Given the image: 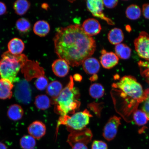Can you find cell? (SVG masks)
<instances>
[{
    "label": "cell",
    "instance_id": "obj_1",
    "mask_svg": "<svg viewBox=\"0 0 149 149\" xmlns=\"http://www.w3.org/2000/svg\"><path fill=\"white\" fill-rule=\"evenodd\" d=\"M53 41L58 56L72 67L82 64L93 54L96 47L94 39L87 35L78 24L59 28Z\"/></svg>",
    "mask_w": 149,
    "mask_h": 149
},
{
    "label": "cell",
    "instance_id": "obj_2",
    "mask_svg": "<svg viewBox=\"0 0 149 149\" xmlns=\"http://www.w3.org/2000/svg\"><path fill=\"white\" fill-rule=\"evenodd\" d=\"M112 87L111 95L116 110L124 117H128L144 99L142 86L133 76H125L113 83Z\"/></svg>",
    "mask_w": 149,
    "mask_h": 149
},
{
    "label": "cell",
    "instance_id": "obj_3",
    "mask_svg": "<svg viewBox=\"0 0 149 149\" xmlns=\"http://www.w3.org/2000/svg\"><path fill=\"white\" fill-rule=\"evenodd\" d=\"M80 96L79 89L74 86L73 78L70 76L69 82L59 96L51 100L52 104L55 105V112L61 116L73 114L81 105V102L78 100Z\"/></svg>",
    "mask_w": 149,
    "mask_h": 149
},
{
    "label": "cell",
    "instance_id": "obj_4",
    "mask_svg": "<svg viewBox=\"0 0 149 149\" xmlns=\"http://www.w3.org/2000/svg\"><path fill=\"white\" fill-rule=\"evenodd\" d=\"M29 59L24 54L14 55L7 51L0 60V76L9 80L13 84L16 81L17 76L24 63Z\"/></svg>",
    "mask_w": 149,
    "mask_h": 149
},
{
    "label": "cell",
    "instance_id": "obj_5",
    "mask_svg": "<svg viewBox=\"0 0 149 149\" xmlns=\"http://www.w3.org/2000/svg\"><path fill=\"white\" fill-rule=\"evenodd\" d=\"M93 115L87 109L83 111L74 113L72 116L68 115L61 116L57 124L56 136L59 126L66 125L69 131L81 130L86 128L89 122L91 117Z\"/></svg>",
    "mask_w": 149,
    "mask_h": 149
},
{
    "label": "cell",
    "instance_id": "obj_6",
    "mask_svg": "<svg viewBox=\"0 0 149 149\" xmlns=\"http://www.w3.org/2000/svg\"><path fill=\"white\" fill-rule=\"evenodd\" d=\"M14 95L20 103L29 105L32 100V90L28 81L20 80L16 83L15 87Z\"/></svg>",
    "mask_w": 149,
    "mask_h": 149
},
{
    "label": "cell",
    "instance_id": "obj_7",
    "mask_svg": "<svg viewBox=\"0 0 149 149\" xmlns=\"http://www.w3.org/2000/svg\"><path fill=\"white\" fill-rule=\"evenodd\" d=\"M26 81H31L35 78L45 76L44 69L41 66L37 61L29 60L24 63L21 69Z\"/></svg>",
    "mask_w": 149,
    "mask_h": 149
},
{
    "label": "cell",
    "instance_id": "obj_8",
    "mask_svg": "<svg viewBox=\"0 0 149 149\" xmlns=\"http://www.w3.org/2000/svg\"><path fill=\"white\" fill-rule=\"evenodd\" d=\"M135 51L141 58L149 61V35L141 31L134 41Z\"/></svg>",
    "mask_w": 149,
    "mask_h": 149
},
{
    "label": "cell",
    "instance_id": "obj_9",
    "mask_svg": "<svg viewBox=\"0 0 149 149\" xmlns=\"http://www.w3.org/2000/svg\"><path fill=\"white\" fill-rule=\"evenodd\" d=\"M70 132V134L67 141L71 146L76 143H84L87 145L92 141L93 134L88 128H86L81 130Z\"/></svg>",
    "mask_w": 149,
    "mask_h": 149
},
{
    "label": "cell",
    "instance_id": "obj_10",
    "mask_svg": "<svg viewBox=\"0 0 149 149\" xmlns=\"http://www.w3.org/2000/svg\"><path fill=\"white\" fill-rule=\"evenodd\" d=\"M87 8L93 15L101 19L110 25H113L114 23L110 19L104 14L103 11L104 4L102 0H88L86 1Z\"/></svg>",
    "mask_w": 149,
    "mask_h": 149
},
{
    "label": "cell",
    "instance_id": "obj_11",
    "mask_svg": "<svg viewBox=\"0 0 149 149\" xmlns=\"http://www.w3.org/2000/svg\"><path fill=\"white\" fill-rule=\"evenodd\" d=\"M121 118L117 116L111 117L104 126L102 133L103 136L108 141H111L117 135L119 126L121 125Z\"/></svg>",
    "mask_w": 149,
    "mask_h": 149
},
{
    "label": "cell",
    "instance_id": "obj_12",
    "mask_svg": "<svg viewBox=\"0 0 149 149\" xmlns=\"http://www.w3.org/2000/svg\"><path fill=\"white\" fill-rule=\"evenodd\" d=\"M100 63L104 68L110 69L118 64L119 58L115 53L107 52L105 49L101 51Z\"/></svg>",
    "mask_w": 149,
    "mask_h": 149
},
{
    "label": "cell",
    "instance_id": "obj_13",
    "mask_svg": "<svg viewBox=\"0 0 149 149\" xmlns=\"http://www.w3.org/2000/svg\"><path fill=\"white\" fill-rule=\"evenodd\" d=\"M81 27L84 32L91 37L98 34L102 29L99 22L93 18H89L85 20Z\"/></svg>",
    "mask_w": 149,
    "mask_h": 149
},
{
    "label": "cell",
    "instance_id": "obj_14",
    "mask_svg": "<svg viewBox=\"0 0 149 149\" xmlns=\"http://www.w3.org/2000/svg\"><path fill=\"white\" fill-rule=\"evenodd\" d=\"M46 130L45 124L40 121H34L28 127V131L29 134L37 139L42 138L45 135Z\"/></svg>",
    "mask_w": 149,
    "mask_h": 149
},
{
    "label": "cell",
    "instance_id": "obj_15",
    "mask_svg": "<svg viewBox=\"0 0 149 149\" xmlns=\"http://www.w3.org/2000/svg\"><path fill=\"white\" fill-rule=\"evenodd\" d=\"M52 69L56 76L59 77H63L69 73L70 66L64 59L59 58L54 61L52 64Z\"/></svg>",
    "mask_w": 149,
    "mask_h": 149
},
{
    "label": "cell",
    "instance_id": "obj_16",
    "mask_svg": "<svg viewBox=\"0 0 149 149\" xmlns=\"http://www.w3.org/2000/svg\"><path fill=\"white\" fill-rule=\"evenodd\" d=\"M84 70L89 74H96L100 70V64L97 59L89 57L84 61L82 64Z\"/></svg>",
    "mask_w": 149,
    "mask_h": 149
},
{
    "label": "cell",
    "instance_id": "obj_17",
    "mask_svg": "<svg viewBox=\"0 0 149 149\" xmlns=\"http://www.w3.org/2000/svg\"><path fill=\"white\" fill-rule=\"evenodd\" d=\"M14 85L9 80L0 79V99L1 100L10 99L13 96L12 89Z\"/></svg>",
    "mask_w": 149,
    "mask_h": 149
},
{
    "label": "cell",
    "instance_id": "obj_18",
    "mask_svg": "<svg viewBox=\"0 0 149 149\" xmlns=\"http://www.w3.org/2000/svg\"><path fill=\"white\" fill-rule=\"evenodd\" d=\"M7 47L8 51L14 55L21 54L25 48L23 41L18 38H14L9 41Z\"/></svg>",
    "mask_w": 149,
    "mask_h": 149
},
{
    "label": "cell",
    "instance_id": "obj_19",
    "mask_svg": "<svg viewBox=\"0 0 149 149\" xmlns=\"http://www.w3.org/2000/svg\"><path fill=\"white\" fill-rule=\"evenodd\" d=\"M24 114V110L21 106L17 104H13L9 107L7 111L9 119L13 121L21 120Z\"/></svg>",
    "mask_w": 149,
    "mask_h": 149
},
{
    "label": "cell",
    "instance_id": "obj_20",
    "mask_svg": "<svg viewBox=\"0 0 149 149\" xmlns=\"http://www.w3.org/2000/svg\"><path fill=\"white\" fill-rule=\"evenodd\" d=\"M50 31L49 24L44 20H40L35 23L33 27V32L40 37L46 36Z\"/></svg>",
    "mask_w": 149,
    "mask_h": 149
},
{
    "label": "cell",
    "instance_id": "obj_21",
    "mask_svg": "<svg viewBox=\"0 0 149 149\" xmlns=\"http://www.w3.org/2000/svg\"><path fill=\"white\" fill-rule=\"evenodd\" d=\"M63 89L62 84L58 81H55L49 84L47 87L46 92L51 97V100H53L58 97Z\"/></svg>",
    "mask_w": 149,
    "mask_h": 149
},
{
    "label": "cell",
    "instance_id": "obj_22",
    "mask_svg": "<svg viewBox=\"0 0 149 149\" xmlns=\"http://www.w3.org/2000/svg\"><path fill=\"white\" fill-rule=\"evenodd\" d=\"M108 39L111 44L114 45L122 43L124 40L123 32L120 29L114 28L108 33Z\"/></svg>",
    "mask_w": 149,
    "mask_h": 149
},
{
    "label": "cell",
    "instance_id": "obj_23",
    "mask_svg": "<svg viewBox=\"0 0 149 149\" xmlns=\"http://www.w3.org/2000/svg\"><path fill=\"white\" fill-rule=\"evenodd\" d=\"M34 104L37 109L45 110L51 107V100L46 95H39L35 98Z\"/></svg>",
    "mask_w": 149,
    "mask_h": 149
},
{
    "label": "cell",
    "instance_id": "obj_24",
    "mask_svg": "<svg viewBox=\"0 0 149 149\" xmlns=\"http://www.w3.org/2000/svg\"><path fill=\"white\" fill-rule=\"evenodd\" d=\"M30 7V3L27 0H17L15 2L13 5L15 13L20 16L26 13Z\"/></svg>",
    "mask_w": 149,
    "mask_h": 149
},
{
    "label": "cell",
    "instance_id": "obj_25",
    "mask_svg": "<svg viewBox=\"0 0 149 149\" xmlns=\"http://www.w3.org/2000/svg\"><path fill=\"white\" fill-rule=\"evenodd\" d=\"M115 53L119 58L127 59L129 58L131 56V49L125 44L121 43L115 46Z\"/></svg>",
    "mask_w": 149,
    "mask_h": 149
},
{
    "label": "cell",
    "instance_id": "obj_26",
    "mask_svg": "<svg viewBox=\"0 0 149 149\" xmlns=\"http://www.w3.org/2000/svg\"><path fill=\"white\" fill-rule=\"evenodd\" d=\"M142 11L140 7L137 5L132 4L127 8L125 14L127 17L132 20L138 19L141 15Z\"/></svg>",
    "mask_w": 149,
    "mask_h": 149
},
{
    "label": "cell",
    "instance_id": "obj_27",
    "mask_svg": "<svg viewBox=\"0 0 149 149\" xmlns=\"http://www.w3.org/2000/svg\"><path fill=\"white\" fill-rule=\"evenodd\" d=\"M89 93L92 98L98 99L103 97L105 93V90L101 84L94 83L89 87Z\"/></svg>",
    "mask_w": 149,
    "mask_h": 149
},
{
    "label": "cell",
    "instance_id": "obj_28",
    "mask_svg": "<svg viewBox=\"0 0 149 149\" xmlns=\"http://www.w3.org/2000/svg\"><path fill=\"white\" fill-rule=\"evenodd\" d=\"M36 145L34 138L31 135H24L20 140V146L23 149H33Z\"/></svg>",
    "mask_w": 149,
    "mask_h": 149
},
{
    "label": "cell",
    "instance_id": "obj_29",
    "mask_svg": "<svg viewBox=\"0 0 149 149\" xmlns=\"http://www.w3.org/2000/svg\"><path fill=\"white\" fill-rule=\"evenodd\" d=\"M133 118L136 124L144 126L148 123V119L146 115L141 110H137L133 113Z\"/></svg>",
    "mask_w": 149,
    "mask_h": 149
},
{
    "label": "cell",
    "instance_id": "obj_30",
    "mask_svg": "<svg viewBox=\"0 0 149 149\" xmlns=\"http://www.w3.org/2000/svg\"><path fill=\"white\" fill-rule=\"evenodd\" d=\"M16 26L17 29L20 32L25 33L30 30L31 25L29 20L25 18H21L17 21Z\"/></svg>",
    "mask_w": 149,
    "mask_h": 149
},
{
    "label": "cell",
    "instance_id": "obj_31",
    "mask_svg": "<svg viewBox=\"0 0 149 149\" xmlns=\"http://www.w3.org/2000/svg\"><path fill=\"white\" fill-rule=\"evenodd\" d=\"M141 103V110L145 113L149 120V89L145 91L144 99Z\"/></svg>",
    "mask_w": 149,
    "mask_h": 149
},
{
    "label": "cell",
    "instance_id": "obj_32",
    "mask_svg": "<svg viewBox=\"0 0 149 149\" xmlns=\"http://www.w3.org/2000/svg\"><path fill=\"white\" fill-rule=\"evenodd\" d=\"M49 84L48 80L45 76H42L37 78L35 81L36 88L40 91H43L46 89Z\"/></svg>",
    "mask_w": 149,
    "mask_h": 149
},
{
    "label": "cell",
    "instance_id": "obj_33",
    "mask_svg": "<svg viewBox=\"0 0 149 149\" xmlns=\"http://www.w3.org/2000/svg\"><path fill=\"white\" fill-rule=\"evenodd\" d=\"M88 107L94 112L97 116L100 117V113L103 108L102 103H96L93 102L88 105Z\"/></svg>",
    "mask_w": 149,
    "mask_h": 149
},
{
    "label": "cell",
    "instance_id": "obj_34",
    "mask_svg": "<svg viewBox=\"0 0 149 149\" xmlns=\"http://www.w3.org/2000/svg\"><path fill=\"white\" fill-rule=\"evenodd\" d=\"M107 143L101 141L95 140L93 141L92 149H107Z\"/></svg>",
    "mask_w": 149,
    "mask_h": 149
},
{
    "label": "cell",
    "instance_id": "obj_35",
    "mask_svg": "<svg viewBox=\"0 0 149 149\" xmlns=\"http://www.w3.org/2000/svg\"><path fill=\"white\" fill-rule=\"evenodd\" d=\"M104 5L108 8H113L116 7L118 3L117 0L112 1H102Z\"/></svg>",
    "mask_w": 149,
    "mask_h": 149
},
{
    "label": "cell",
    "instance_id": "obj_36",
    "mask_svg": "<svg viewBox=\"0 0 149 149\" xmlns=\"http://www.w3.org/2000/svg\"><path fill=\"white\" fill-rule=\"evenodd\" d=\"M142 13L144 17L149 19V3H145L142 6Z\"/></svg>",
    "mask_w": 149,
    "mask_h": 149
},
{
    "label": "cell",
    "instance_id": "obj_37",
    "mask_svg": "<svg viewBox=\"0 0 149 149\" xmlns=\"http://www.w3.org/2000/svg\"><path fill=\"white\" fill-rule=\"evenodd\" d=\"M86 144L83 143L74 144L71 146L72 149H88Z\"/></svg>",
    "mask_w": 149,
    "mask_h": 149
},
{
    "label": "cell",
    "instance_id": "obj_38",
    "mask_svg": "<svg viewBox=\"0 0 149 149\" xmlns=\"http://www.w3.org/2000/svg\"><path fill=\"white\" fill-rule=\"evenodd\" d=\"M7 8L4 3L0 1V16L6 13Z\"/></svg>",
    "mask_w": 149,
    "mask_h": 149
},
{
    "label": "cell",
    "instance_id": "obj_39",
    "mask_svg": "<svg viewBox=\"0 0 149 149\" xmlns=\"http://www.w3.org/2000/svg\"><path fill=\"white\" fill-rule=\"evenodd\" d=\"M72 78L74 81L78 82H81L83 79L82 76L79 74H74Z\"/></svg>",
    "mask_w": 149,
    "mask_h": 149
},
{
    "label": "cell",
    "instance_id": "obj_40",
    "mask_svg": "<svg viewBox=\"0 0 149 149\" xmlns=\"http://www.w3.org/2000/svg\"><path fill=\"white\" fill-rule=\"evenodd\" d=\"M98 79V76L97 74H93L89 79L91 81H94L97 80Z\"/></svg>",
    "mask_w": 149,
    "mask_h": 149
},
{
    "label": "cell",
    "instance_id": "obj_41",
    "mask_svg": "<svg viewBox=\"0 0 149 149\" xmlns=\"http://www.w3.org/2000/svg\"><path fill=\"white\" fill-rule=\"evenodd\" d=\"M0 149H7V147L4 143L0 142Z\"/></svg>",
    "mask_w": 149,
    "mask_h": 149
},
{
    "label": "cell",
    "instance_id": "obj_42",
    "mask_svg": "<svg viewBox=\"0 0 149 149\" xmlns=\"http://www.w3.org/2000/svg\"><path fill=\"white\" fill-rule=\"evenodd\" d=\"M48 7V5L47 3H43L42 5V7L43 8L45 9H47Z\"/></svg>",
    "mask_w": 149,
    "mask_h": 149
},
{
    "label": "cell",
    "instance_id": "obj_43",
    "mask_svg": "<svg viewBox=\"0 0 149 149\" xmlns=\"http://www.w3.org/2000/svg\"><path fill=\"white\" fill-rule=\"evenodd\" d=\"M146 72V74H147V75H146L147 79L148 80V81H149V70H147Z\"/></svg>",
    "mask_w": 149,
    "mask_h": 149
},
{
    "label": "cell",
    "instance_id": "obj_44",
    "mask_svg": "<svg viewBox=\"0 0 149 149\" xmlns=\"http://www.w3.org/2000/svg\"><path fill=\"white\" fill-rule=\"evenodd\" d=\"M36 149L33 148V149Z\"/></svg>",
    "mask_w": 149,
    "mask_h": 149
}]
</instances>
